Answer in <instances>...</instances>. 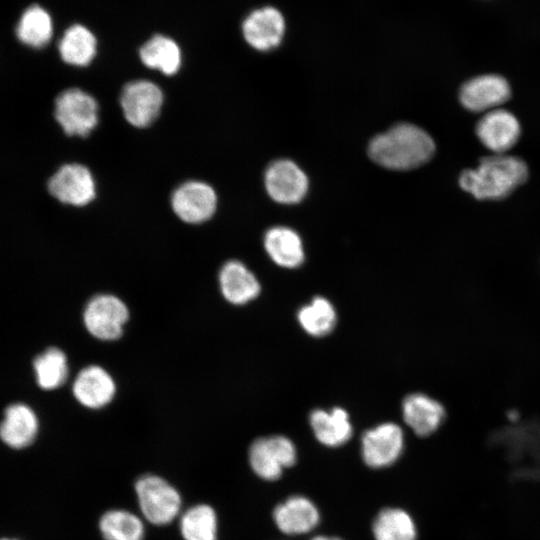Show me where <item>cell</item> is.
Masks as SVG:
<instances>
[{"instance_id":"cell-1","label":"cell","mask_w":540,"mask_h":540,"mask_svg":"<svg viewBox=\"0 0 540 540\" xmlns=\"http://www.w3.org/2000/svg\"><path fill=\"white\" fill-rule=\"evenodd\" d=\"M435 144L422 128L400 123L375 136L369 143L368 154L377 164L392 170L416 168L433 156Z\"/></svg>"},{"instance_id":"cell-2","label":"cell","mask_w":540,"mask_h":540,"mask_svg":"<svg viewBox=\"0 0 540 540\" xmlns=\"http://www.w3.org/2000/svg\"><path fill=\"white\" fill-rule=\"evenodd\" d=\"M528 176L523 160L505 154H494L480 160L475 169L461 173L459 184L463 190L479 200H499L507 197Z\"/></svg>"},{"instance_id":"cell-3","label":"cell","mask_w":540,"mask_h":540,"mask_svg":"<svg viewBox=\"0 0 540 540\" xmlns=\"http://www.w3.org/2000/svg\"><path fill=\"white\" fill-rule=\"evenodd\" d=\"M137 501L144 518L154 525H166L180 513L178 490L160 476L146 474L135 482Z\"/></svg>"},{"instance_id":"cell-4","label":"cell","mask_w":540,"mask_h":540,"mask_svg":"<svg viewBox=\"0 0 540 540\" xmlns=\"http://www.w3.org/2000/svg\"><path fill=\"white\" fill-rule=\"evenodd\" d=\"M54 115L67 135L85 137L98 124L99 108L89 93L70 88L56 98Z\"/></svg>"},{"instance_id":"cell-5","label":"cell","mask_w":540,"mask_h":540,"mask_svg":"<svg viewBox=\"0 0 540 540\" xmlns=\"http://www.w3.org/2000/svg\"><path fill=\"white\" fill-rule=\"evenodd\" d=\"M129 318L125 303L110 294L94 296L86 304L83 320L87 331L95 338L104 341L118 339Z\"/></svg>"},{"instance_id":"cell-6","label":"cell","mask_w":540,"mask_h":540,"mask_svg":"<svg viewBox=\"0 0 540 540\" xmlns=\"http://www.w3.org/2000/svg\"><path fill=\"white\" fill-rule=\"evenodd\" d=\"M164 101L160 87L148 80L127 83L120 95L125 119L138 128L151 125L158 117Z\"/></svg>"},{"instance_id":"cell-7","label":"cell","mask_w":540,"mask_h":540,"mask_svg":"<svg viewBox=\"0 0 540 540\" xmlns=\"http://www.w3.org/2000/svg\"><path fill=\"white\" fill-rule=\"evenodd\" d=\"M249 463L256 475L273 481L278 479L284 468L296 461V449L285 436H270L256 439L249 449Z\"/></svg>"},{"instance_id":"cell-8","label":"cell","mask_w":540,"mask_h":540,"mask_svg":"<svg viewBox=\"0 0 540 540\" xmlns=\"http://www.w3.org/2000/svg\"><path fill=\"white\" fill-rule=\"evenodd\" d=\"M48 190L58 201L73 206L87 205L96 196L91 171L78 163L61 166L49 179Z\"/></svg>"},{"instance_id":"cell-9","label":"cell","mask_w":540,"mask_h":540,"mask_svg":"<svg viewBox=\"0 0 540 540\" xmlns=\"http://www.w3.org/2000/svg\"><path fill=\"white\" fill-rule=\"evenodd\" d=\"M171 205L179 219L186 223L199 224L210 219L215 213L217 195L209 184L191 180L174 190Z\"/></svg>"},{"instance_id":"cell-10","label":"cell","mask_w":540,"mask_h":540,"mask_svg":"<svg viewBox=\"0 0 540 540\" xmlns=\"http://www.w3.org/2000/svg\"><path fill=\"white\" fill-rule=\"evenodd\" d=\"M268 195L276 202L293 204L301 201L308 190V178L292 160L279 159L272 162L264 175Z\"/></svg>"},{"instance_id":"cell-11","label":"cell","mask_w":540,"mask_h":540,"mask_svg":"<svg viewBox=\"0 0 540 540\" xmlns=\"http://www.w3.org/2000/svg\"><path fill=\"white\" fill-rule=\"evenodd\" d=\"M403 445L401 428L394 423H383L363 434L361 439L362 457L369 467H387L399 458Z\"/></svg>"},{"instance_id":"cell-12","label":"cell","mask_w":540,"mask_h":540,"mask_svg":"<svg viewBox=\"0 0 540 540\" xmlns=\"http://www.w3.org/2000/svg\"><path fill=\"white\" fill-rule=\"evenodd\" d=\"M242 33L246 42L258 51H270L282 41L285 20L281 12L271 6L250 12L242 23Z\"/></svg>"},{"instance_id":"cell-13","label":"cell","mask_w":540,"mask_h":540,"mask_svg":"<svg viewBox=\"0 0 540 540\" xmlns=\"http://www.w3.org/2000/svg\"><path fill=\"white\" fill-rule=\"evenodd\" d=\"M508 82L499 75L488 74L467 81L460 90L462 105L474 112L497 109L510 98Z\"/></svg>"},{"instance_id":"cell-14","label":"cell","mask_w":540,"mask_h":540,"mask_svg":"<svg viewBox=\"0 0 540 540\" xmlns=\"http://www.w3.org/2000/svg\"><path fill=\"white\" fill-rule=\"evenodd\" d=\"M476 134L484 146L495 154H504L517 142L520 125L507 110L488 111L477 123Z\"/></svg>"},{"instance_id":"cell-15","label":"cell","mask_w":540,"mask_h":540,"mask_svg":"<svg viewBox=\"0 0 540 540\" xmlns=\"http://www.w3.org/2000/svg\"><path fill=\"white\" fill-rule=\"evenodd\" d=\"M77 401L90 409H99L111 402L116 392L112 376L101 366L83 368L72 386Z\"/></svg>"},{"instance_id":"cell-16","label":"cell","mask_w":540,"mask_h":540,"mask_svg":"<svg viewBox=\"0 0 540 540\" xmlns=\"http://www.w3.org/2000/svg\"><path fill=\"white\" fill-rule=\"evenodd\" d=\"M402 408L405 422L421 437L435 432L445 418L442 404L422 393L406 396Z\"/></svg>"},{"instance_id":"cell-17","label":"cell","mask_w":540,"mask_h":540,"mask_svg":"<svg viewBox=\"0 0 540 540\" xmlns=\"http://www.w3.org/2000/svg\"><path fill=\"white\" fill-rule=\"evenodd\" d=\"M223 297L234 305H243L260 293V283L255 275L240 261H227L219 273Z\"/></svg>"},{"instance_id":"cell-18","label":"cell","mask_w":540,"mask_h":540,"mask_svg":"<svg viewBox=\"0 0 540 540\" xmlns=\"http://www.w3.org/2000/svg\"><path fill=\"white\" fill-rule=\"evenodd\" d=\"M275 524L285 534H304L319 522V512L307 498L293 496L279 504L273 512Z\"/></svg>"},{"instance_id":"cell-19","label":"cell","mask_w":540,"mask_h":540,"mask_svg":"<svg viewBox=\"0 0 540 540\" xmlns=\"http://www.w3.org/2000/svg\"><path fill=\"white\" fill-rule=\"evenodd\" d=\"M38 431V420L31 408L16 403L6 408L0 424V438L12 448L30 445Z\"/></svg>"},{"instance_id":"cell-20","label":"cell","mask_w":540,"mask_h":540,"mask_svg":"<svg viewBox=\"0 0 540 540\" xmlns=\"http://www.w3.org/2000/svg\"><path fill=\"white\" fill-rule=\"evenodd\" d=\"M264 247L269 257L281 267L296 268L304 261L301 238L288 227L270 228L264 236Z\"/></svg>"},{"instance_id":"cell-21","label":"cell","mask_w":540,"mask_h":540,"mask_svg":"<svg viewBox=\"0 0 540 540\" xmlns=\"http://www.w3.org/2000/svg\"><path fill=\"white\" fill-rule=\"evenodd\" d=\"M309 421L318 441L326 446H340L352 436L349 415L340 407H335L329 412L316 409L311 412Z\"/></svg>"},{"instance_id":"cell-22","label":"cell","mask_w":540,"mask_h":540,"mask_svg":"<svg viewBox=\"0 0 540 540\" xmlns=\"http://www.w3.org/2000/svg\"><path fill=\"white\" fill-rule=\"evenodd\" d=\"M139 56L146 67L165 75H174L181 67V49L172 38L165 35L152 36L141 46Z\"/></svg>"},{"instance_id":"cell-23","label":"cell","mask_w":540,"mask_h":540,"mask_svg":"<svg viewBox=\"0 0 540 540\" xmlns=\"http://www.w3.org/2000/svg\"><path fill=\"white\" fill-rule=\"evenodd\" d=\"M58 50L65 63L79 67L87 66L97 53V39L86 26L73 24L63 33Z\"/></svg>"},{"instance_id":"cell-24","label":"cell","mask_w":540,"mask_h":540,"mask_svg":"<svg viewBox=\"0 0 540 540\" xmlns=\"http://www.w3.org/2000/svg\"><path fill=\"white\" fill-rule=\"evenodd\" d=\"M16 36L21 43L31 48H43L53 36L51 15L43 7L31 5L22 13L18 21Z\"/></svg>"},{"instance_id":"cell-25","label":"cell","mask_w":540,"mask_h":540,"mask_svg":"<svg viewBox=\"0 0 540 540\" xmlns=\"http://www.w3.org/2000/svg\"><path fill=\"white\" fill-rule=\"evenodd\" d=\"M104 540H143L145 529L142 520L130 511L112 509L99 520Z\"/></svg>"},{"instance_id":"cell-26","label":"cell","mask_w":540,"mask_h":540,"mask_svg":"<svg viewBox=\"0 0 540 540\" xmlns=\"http://www.w3.org/2000/svg\"><path fill=\"white\" fill-rule=\"evenodd\" d=\"M180 532L184 540H217L218 520L213 507L197 504L180 518Z\"/></svg>"},{"instance_id":"cell-27","label":"cell","mask_w":540,"mask_h":540,"mask_svg":"<svg viewBox=\"0 0 540 540\" xmlns=\"http://www.w3.org/2000/svg\"><path fill=\"white\" fill-rule=\"evenodd\" d=\"M376 540H416L415 524L408 513L398 508L383 509L373 523Z\"/></svg>"},{"instance_id":"cell-28","label":"cell","mask_w":540,"mask_h":540,"mask_svg":"<svg viewBox=\"0 0 540 540\" xmlns=\"http://www.w3.org/2000/svg\"><path fill=\"white\" fill-rule=\"evenodd\" d=\"M38 385L45 390L60 387L68 376L66 355L56 347H50L33 362Z\"/></svg>"},{"instance_id":"cell-29","label":"cell","mask_w":540,"mask_h":540,"mask_svg":"<svg viewBox=\"0 0 540 540\" xmlns=\"http://www.w3.org/2000/svg\"><path fill=\"white\" fill-rule=\"evenodd\" d=\"M297 318L302 328L315 337L330 333L336 324L333 305L321 296L314 297L310 304L301 307Z\"/></svg>"},{"instance_id":"cell-30","label":"cell","mask_w":540,"mask_h":540,"mask_svg":"<svg viewBox=\"0 0 540 540\" xmlns=\"http://www.w3.org/2000/svg\"><path fill=\"white\" fill-rule=\"evenodd\" d=\"M507 416L513 424L517 423L520 418V414L517 410H509Z\"/></svg>"},{"instance_id":"cell-31","label":"cell","mask_w":540,"mask_h":540,"mask_svg":"<svg viewBox=\"0 0 540 540\" xmlns=\"http://www.w3.org/2000/svg\"><path fill=\"white\" fill-rule=\"evenodd\" d=\"M311 540H341V539L336 538V537H328V536H316L312 538Z\"/></svg>"},{"instance_id":"cell-32","label":"cell","mask_w":540,"mask_h":540,"mask_svg":"<svg viewBox=\"0 0 540 540\" xmlns=\"http://www.w3.org/2000/svg\"><path fill=\"white\" fill-rule=\"evenodd\" d=\"M0 540H11V539H0Z\"/></svg>"}]
</instances>
